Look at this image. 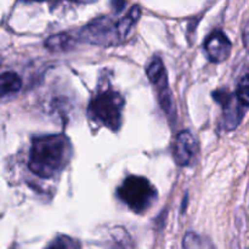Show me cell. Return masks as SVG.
<instances>
[{"mask_svg": "<svg viewBox=\"0 0 249 249\" xmlns=\"http://www.w3.org/2000/svg\"><path fill=\"white\" fill-rule=\"evenodd\" d=\"M72 153L73 148L67 136L62 134L38 136L32 141L29 170L43 179L55 178L66 169Z\"/></svg>", "mask_w": 249, "mask_h": 249, "instance_id": "6da1fadb", "label": "cell"}, {"mask_svg": "<svg viewBox=\"0 0 249 249\" xmlns=\"http://www.w3.org/2000/svg\"><path fill=\"white\" fill-rule=\"evenodd\" d=\"M125 101L121 94L111 89L100 91L88 107V114L95 123L117 131L122 125Z\"/></svg>", "mask_w": 249, "mask_h": 249, "instance_id": "7a4b0ae2", "label": "cell"}, {"mask_svg": "<svg viewBox=\"0 0 249 249\" xmlns=\"http://www.w3.org/2000/svg\"><path fill=\"white\" fill-rule=\"evenodd\" d=\"M119 199L134 213L141 214L152 207L157 199V191L147 179L142 177L126 178L117 190Z\"/></svg>", "mask_w": 249, "mask_h": 249, "instance_id": "3957f363", "label": "cell"}, {"mask_svg": "<svg viewBox=\"0 0 249 249\" xmlns=\"http://www.w3.org/2000/svg\"><path fill=\"white\" fill-rule=\"evenodd\" d=\"M80 39L94 45L108 46L119 44L122 41L118 31V21L111 17H101L80 31Z\"/></svg>", "mask_w": 249, "mask_h": 249, "instance_id": "277c9868", "label": "cell"}, {"mask_svg": "<svg viewBox=\"0 0 249 249\" xmlns=\"http://www.w3.org/2000/svg\"><path fill=\"white\" fill-rule=\"evenodd\" d=\"M146 72H147L150 82L155 85V89L158 95V101H160L162 109L168 114L169 118L175 117L177 112H175L174 102H173L172 91H170L169 84H168L167 71H165L162 60L157 56L153 57Z\"/></svg>", "mask_w": 249, "mask_h": 249, "instance_id": "5b68a950", "label": "cell"}, {"mask_svg": "<svg viewBox=\"0 0 249 249\" xmlns=\"http://www.w3.org/2000/svg\"><path fill=\"white\" fill-rule=\"evenodd\" d=\"M198 151V143H197L195 136L189 130H182L178 134L173 148V156L174 160L180 167H187L194 162L195 157Z\"/></svg>", "mask_w": 249, "mask_h": 249, "instance_id": "8992f818", "label": "cell"}, {"mask_svg": "<svg viewBox=\"0 0 249 249\" xmlns=\"http://www.w3.org/2000/svg\"><path fill=\"white\" fill-rule=\"evenodd\" d=\"M204 50L209 60L215 63H220L230 56L231 41L223 32L215 31L207 38L204 43Z\"/></svg>", "mask_w": 249, "mask_h": 249, "instance_id": "52a82bcc", "label": "cell"}, {"mask_svg": "<svg viewBox=\"0 0 249 249\" xmlns=\"http://www.w3.org/2000/svg\"><path fill=\"white\" fill-rule=\"evenodd\" d=\"M223 99V106H224V114H223V126L228 130H232L235 129L238 124L241 123L243 118V105L238 101L236 97V101H233L232 97L230 95Z\"/></svg>", "mask_w": 249, "mask_h": 249, "instance_id": "ba28073f", "label": "cell"}, {"mask_svg": "<svg viewBox=\"0 0 249 249\" xmlns=\"http://www.w3.org/2000/svg\"><path fill=\"white\" fill-rule=\"evenodd\" d=\"M140 16H141L140 7L133 6L126 16H124L123 18L119 19L118 31H119V36H121L122 41H124L126 38H128L130 32L133 31V28L135 27L136 22H138L139 18H140Z\"/></svg>", "mask_w": 249, "mask_h": 249, "instance_id": "9c48e42d", "label": "cell"}, {"mask_svg": "<svg viewBox=\"0 0 249 249\" xmlns=\"http://www.w3.org/2000/svg\"><path fill=\"white\" fill-rule=\"evenodd\" d=\"M22 87V80L15 72H5L1 74V95L17 92Z\"/></svg>", "mask_w": 249, "mask_h": 249, "instance_id": "30bf717a", "label": "cell"}, {"mask_svg": "<svg viewBox=\"0 0 249 249\" xmlns=\"http://www.w3.org/2000/svg\"><path fill=\"white\" fill-rule=\"evenodd\" d=\"M72 36H70L68 34L62 33L57 34V36H53L51 38H49L46 40V46L50 50L60 51V50H67L68 48L72 44Z\"/></svg>", "mask_w": 249, "mask_h": 249, "instance_id": "8fae6325", "label": "cell"}, {"mask_svg": "<svg viewBox=\"0 0 249 249\" xmlns=\"http://www.w3.org/2000/svg\"><path fill=\"white\" fill-rule=\"evenodd\" d=\"M45 249H82L78 241L68 236H57Z\"/></svg>", "mask_w": 249, "mask_h": 249, "instance_id": "7c38bea8", "label": "cell"}, {"mask_svg": "<svg viewBox=\"0 0 249 249\" xmlns=\"http://www.w3.org/2000/svg\"><path fill=\"white\" fill-rule=\"evenodd\" d=\"M184 248L185 249H213L209 242H206L204 238L196 233H187L184 238Z\"/></svg>", "mask_w": 249, "mask_h": 249, "instance_id": "4fadbf2b", "label": "cell"}, {"mask_svg": "<svg viewBox=\"0 0 249 249\" xmlns=\"http://www.w3.org/2000/svg\"><path fill=\"white\" fill-rule=\"evenodd\" d=\"M236 97L245 107H249V74L245 75L238 83Z\"/></svg>", "mask_w": 249, "mask_h": 249, "instance_id": "5bb4252c", "label": "cell"}, {"mask_svg": "<svg viewBox=\"0 0 249 249\" xmlns=\"http://www.w3.org/2000/svg\"><path fill=\"white\" fill-rule=\"evenodd\" d=\"M26 1H44V0H26ZM68 1L77 2V4H91L96 0H68Z\"/></svg>", "mask_w": 249, "mask_h": 249, "instance_id": "9a60e30c", "label": "cell"}, {"mask_svg": "<svg viewBox=\"0 0 249 249\" xmlns=\"http://www.w3.org/2000/svg\"><path fill=\"white\" fill-rule=\"evenodd\" d=\"M245 44H246V46H247V49L249 50V26L247 27V28H246V31H245Z\"/></svg>", "mask_w": 249, "mask_h": 249, "instance_id": "2e32d148", "label": "cell"}]
</instances>
